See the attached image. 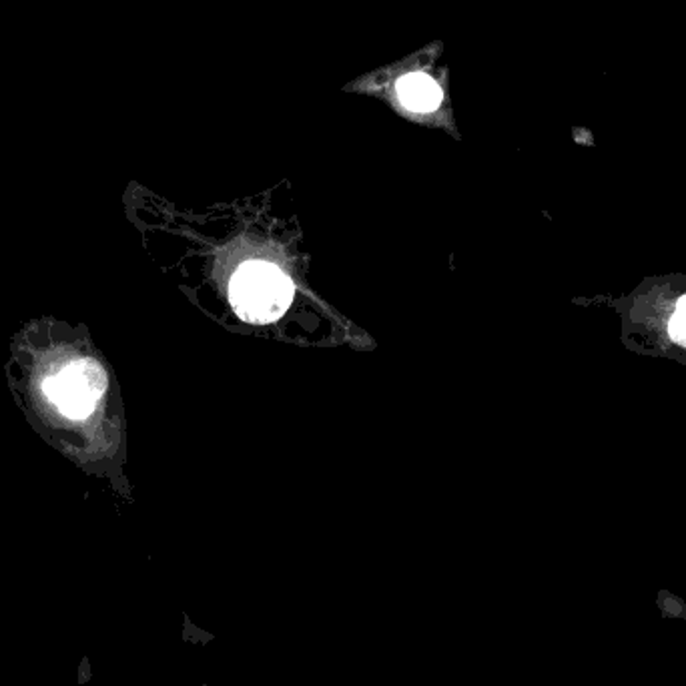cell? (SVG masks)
<instances>
[{
	"instance_id": "obj_5",
	"label": "cell",
	"mask_w": 686,
	"mask_h": 686,
	"mask_svg": "<svg viewBox=\"0 0 686 686\" xmlns=\"http://www.w3.org/2000/svg\"><path fill=\"white\" fill-rule=\"evenodd\" d=\"M676 313H682V315H686V295L682 297V300H681L679 303H676Z\"/></svg>"
},
{
	"instance_id": "obj_2",
	"label": "cell",
	"mask_w": 686,
	"mask_h": 686,
	"mask_svg": "<svg viewBox=\"0 0 686 686\" xmlns=\"http://www.w3.org/2000/svg\"><path fill=\"white\" fill-rule=\"evenodd\" d=\"M107 374L95 360H75L61 372L46 377L43 390L58 410L71 420H85L107 392Z\"/></svg>"
},
{
	"instance_id": "obj_1",
	"label": "cell",
	"mask_w": 686,
	"mask_h": 686,
	"mask_svg": "<svg viewBox=\"0 0 686 686\" xmlns=\"http://www.w3.org/2000/svg\"><path fill=\"white\" fill-rule=\"evenodd\" d=\"M231 303L243 320L270 323L280 320L293 300V283L280 267L263 261L245 263L231 282Z\"/></svg>"
},
{
	"instance_id": "obj_4",
	"label": "cell",
	"mask_w": 686,
	"mask_h": 686,
	"mask_svg": "<svg viewBox=\"0 0 686 686\" xmlns=\"http://www.w3.org/2000/svg\"><path fill=\"white\" fill-rule=\"evenodd\" d=\"M671 335L676 343L686 345V315L674 313L671 322Z\"/></svg>"
},
{
	"instance_id": "obj_3",
	"label": "cell",
	"mask_w": 686,
	"mask_h": 686,
	"mask_svg": "<svg viewBox=\"0 0 686 686\" xmlns=\"http://www.w3.org/2000/svg\"><path fill=\"white\" fill-rule=\"evenodd\" d=\"M397 93H400L404 105L414 108V111H434L442 101L440 87L430 77L420 73L404 77L397 85Z\"/></svg>"
}]
</instances>
